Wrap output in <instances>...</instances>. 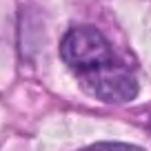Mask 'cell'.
I'll return each instance as SVG.
<instances>
[{
	"label": "cell",
	"mask_w": 151,
	"mask_h": 151,
	"mask_svg": "<svg viewBox=\"0 0 151 151\" xmlns=\"http://www.w3.org/2000/svg\"><path fill=\"white\" fill-rule=\"evenodd\" d=\"M82 151H142V149L133 145H122V142H100V145L87 147Z\"/></svg>",
	"instance_id": "2"
},
{
	"label": "cell",
	"mask_w": 151,
	"mask_h": 151,
	"mask_svg": "<svg viewBox=\"0 0 151 151\" xmlns=\"http://www.w3.org/2000/svg\"><path fill=\"white\" fill-rule=\"evenodd\" d=\"M149 127H151V113H149Z\"/></svg>",
	"instance_id": "3"
},
{
	"label": "cell",
	"mask_w": 151,
	"mask_h": 151,
	"mask_svg": "<svg viewBox=\"0 0 151 151\" xmlns=\"http://www.w3.org/2000/svg\"><path fill=\"white\" fill-rule=\"evenodd\" d=\"M60 56L93 98L127 102L138 93L133 69L93 27H73L60 42Z\"/></svg>",
	"instance_id": "1"
}]
</instances>
